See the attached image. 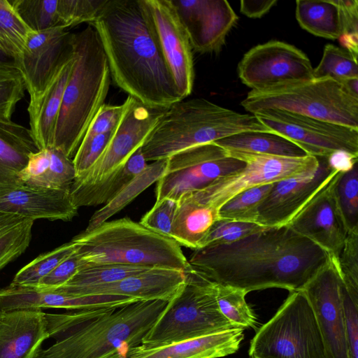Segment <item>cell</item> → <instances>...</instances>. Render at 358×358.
<instances>
[{
	"label": "cell",
	"instance_id": "7",
	"mask_svg": "<svg viewBox=\"0 0 358 358\" xmlns=\"http://www.w3.org/2000/svg\"><path fill=\"white\" fill-rule=\"evenodd\" d=\"M234 328L220 310L216 283L192 267L186 271L184 285L168 301L141 345L159 347Z\"/></svg>",
	"mask_w": 358,
	"mask_h": 358
},
{
	"label": "cell",
	"instance_id": "4",
	"mask_svg": "<svg viewBox=\"0 0 358 358\" xmlns=\"http://www.w3.org/2000/svg\"><path fill=\"white\" fill-rule=\"evenodd\" d=\"M73 64L62 97L54 147L74 157L91 121L105 103L110 73L94 27L72 35Z\"/></svg>",
	"mask_w": 358,
	"mask_h": 358
},
{
	"label": "cell",
	"instance_id": "47",
	"mask_svg": "<svg viewBox=\"0 0 358 358\" xmlns=\"http://www.w3.org/2000/svg\"><path fill=\"white\" fill-rule=\"evenodd\" d=\"M114 131L97 135L87 141H82L73 157L76 178L85 174L106 150Z\"/></svg>",
	"mask_w": 358,
	"mask_h": 358
},
{
	"label": "cell",
	"instance_id": "33",
	"mask_svg": "<svg viewBox=\"0 0 358 358\" xmlns=\"http://www.w3.org/2000/svg\"><path fill=\"white\" fill-rule=\"evenodd\" d=\"M34 222L0 211V270L29 247Z\"/></svg>",
	"mask_w": 358,
	"mask_h": 358
},
{
	"label": "cell",
	"instance_id": "2",
	"mask_svg": "<svg viewBox=\"0 0 358 358\" xmlns=\"http://www.w3.org/2000/svg\"><path fill=\"white\" fill-rule=\"evenodd\" d=\"M91 25L110 77L128 96L156 110L182 99L141 0H107Z\"/></svg>",
	"mask_w": 358,
	"mask_h": 358
},
{
	"label": "cell",
	"instance_id": "53",
	"mask_svg": "<svg viewBox=\"0 0 358 358\" xmlns=\"http://www.w3.org/2000/svg\"><path fill=\"white\" fill-rule=\"evenodd\" d=\"M327 159L334 170L343 173L350 170L358 162V156L344 150L335 151Z\"/></svg>",
	"mask_w": 358,
	"mask_h": 358
},
{
	"label": "cell",
	"instance_id": "35",
	"mask_svg": "<svg viewBox=\"0 0 358 358\" xmlns=\"http://www.w3.org/2000/svg\"><path fill=\"white\" fill-rule=\"evenodd\" d=\"M76 250L72 241L42 254L22 267L15 275L12 284L37 287L40 281Z\"/></svg>",
	"mask_w": 358,
	"mask_h": 358
},
{
	"label": "cell",
	"instance_id": "9",
	"mask_svg": "<svg viewBox=\"0 0 358 358\" xmlns=\"http://www.w3.org/2000/svg\"><path fill=\"white\" fill-rule=\"evenodd\" d=\"M250 358H327L313 308L301 290L291 292L250 341Z\"/></svg>",
	"mask_w": 358,
	"mask_h": 358
},
{
	"label": "cell",
	"instance_id": "31",
	"mask_svg": "<svg viewBox=\"0 0 358 358\" xmlns=\"http://www.w3.org/2000/svg\"><path fill=\"white\" fill-rule=\"evenodd\" d=\"M295 13L301 27L315 36L334 40L343 35L341 13L335 0H297Z\"/></svg>",
	"mask_w": 358,
	"mask_h": 358
},
{
	"label": "cell",
	"instance_id": "8",
	"mask_svg": "<svg viewBox=\"0 0 358 358\" xmlns=\"http://www.w3.org/2000/svg\"><path fill=\"white\" fill-rule=\"evenodd\" d=\"M241 106L252 114L279 109L358 129V98L329 77L251 90Z\"/></svg>",
	"mask_w": 358,
	"mask_h": 358
},
{
	"label": "cell",
	"instance_id": "13",
	"mask_svg": "<svg viewBox=\"0 0 358 358\" xmlns=\"http://www.w3.org/2000/svg\"><path fill=\"white\" fill-rule=\"evenodd\" d=\"M306 55L295 46L270 41L248 50L238 65V77L251 90L314 78Z\"/></svg>",
	"mask_w": 358,
	"mask_h": 358
},
{
	"label": "cell",
	"instance_id": "26",
	"mask_svg": "<svg viewBox=\"0 0 358 358\" xmlns=\"http://www.w3.org/2000/svg\"><path fill=\"white\" fill-rule=\"evenodd\" d=\"M39 150L29 129L0 117V188L21 184L20 172Z\"/></svg>",
	"mask_w": 358,
	"mask_h": 358
},
{
	"label": "cell",
	"instance_id": "42",
	"mask_svg": "<svg viewBox=\"0 0 358 358\" xmlns=\"http://www.w3.org/2000/svg\"><path fill=\"white\" fill-rule=\"evenodd\" d=\"M107 0H58L57 13L65 28L95 21Z\"/></svg>",
	"mask_w": 358,
	"mask_h": 358
},
{
	"label": "cell",
	"instance_id": "5",
	"mask_svg": "<svg viewBox=\"0 0 358 358\" xmlns=\"http://www.w3.org/2000/svg\"><path fill=\"white\" fill-rule=\"evenodd\" d=\"M245 131H271L253 115L239 113L203 98L175 102L162 110L141 147L148 162L166 159L196 145Z\"/></svg>",
	"mask_w": 358,
	"mask_h": 358
},
{
	"label": "cell",
	"instance_id": "3",
	"mask_svg": "<svg viewBox=\"0 0 358 358\" xmlns=\"http://www.w3.org/2000/svg\"><path fill=\"white\" fill-rule=\"evenodd\" d=\"M168 301H138L119 308L46 313L48 337L56 342L34 358H118L141 345Z\"/></svg>",
	"mask_w": 358,
	"mask_h": 358
},
{
	"label": "cell",
	"instance_id": "16",
	"mask_svg": "<svg viewBox=\"0 0 358 358\" xmlns=\"http://www.w3.org/2000/svg\"><path fill=\"white\" fill-rule=\"evenodd\" d=\"M180 96L192 92L194 80L192 48L172 0H141Z\"/></svg>",
	"mask_w": 358,
	"mask_h": 358
},
{
	"label": "cell",
	"instance_id": "14",
	"mask_svg": "<svg viewBox=\"0 0 358 358\" xmlns=\"http://www.w3.org/2000/svg\"><path fill=\"white\" fill-rule=\"evenodd\" d=\"M123 117L101 156L83 176L75 178L70 189L94 185L120 170L142 147L162 110L151 109L128 96Z\"/></svg>",
	"mask_w": 358,
	"mask_h": 358
},
{
	"label": "cell",
	"instance_id": "24",
	"mask_svg": "<svg viewBox=\"0 0 358 358\" xmlns=\"http://www.w3.org/2000/svg\"><path fill=\"white\" fill-rule=\"evenodd\" d=\"M49 338L45 313L24 309L0 316V358H34Z\"/></svg>",
	"mask_w": 358,
	"mask_h": 358
},
{
	"label": "cell",
	"instance_id": "22",
	"mask_svg": "<svg viewBox=\"0 0 358 358\" xmlns=\"http://www.w3.org/2000/svg\"><path fill=\"white\" fill-rule=\"evenodd\" d=\"M78 208L70 190L31 187L24 184L0 188V211L35 221H71Z\"/></svg>",
	"mask_w": 358,
	"mask_h": 358
},
{
	"label": "cell",
	"instance_id": "19",
	"mask_svg": "<svg viewBox=\"0 0 358 358\" xmlns=\"http://www.w3.org/2000/svg\"><path fill=\"white\" fill-rule=\"evenodd\" d=\"M317 168L275 182L258 208L257 223L264 227L287 225L307 202L337 173L327 157Z\"/></svg>",
	"mask_w": 358,
	"mask_h": 358
},
{
	"label": "cell",
	"instance_id": "41",
	"mask_svg": "<svg viewBox=\"0 0 358 358\" xmlns=\"http://www.w3.org/2000/svg\"><path fill=\"white\" fill-rule=\"evenodd\" d=\"M336 196L348 231L358 230V164L341 172L336 182Z\"/></svg>",
	"mask_w": 358,
	"mask_h": 358
},
{
	"label": "cell",
	"instance_id": "20",
	"mask_svg": "<svg viewBox=\"0 0 358 358\" xmlns=\"http://www.w3.org/2000/svg\"><path fill=\"white\" fill-rule=\"evenodd\" d=\"M196 52H217L238 17L226 0H172Z\"/></svg>",
	"mask_w": 358,
	"mask_h": 358
},
{
	"label": "cell",
	"instance_id": "39",
	"mask_svg": "<svg viewBox=\"0 0 358 358\" xmlns=\"http://www.w3.org/2000/svg\"><path fill=\"white\" fill-rule=\"evenodd\" d=\"M10 2L34 32L62 27L57 13L58 0H12Z\"/></svg>",
	"mask_w": 358,
	"mask_h": 358
},
{
	"label": "cell",
	"instance_id": "48",
	"mask_svg": "<svg viewBox=\"0 0 358 358\" xmlns=\"http://www.w3.org/2000/svg\"><path fill=\"white\" fill-rule=\"evenodd\" d=\"M127 106V100L120 105H102L88 126L82 141H87L97 135L114 131L121 122Z\"/></svg>",
	"mask_w": 358,
	"mask_h": 358
},
{
	"label": "cell",
	"instance_id": "54",
	"mask_svg": "<svg viewBox=\"0 0 358 358\" xmlns=\"http://www.w3.org/2000/svg\"><path fill=\"white\" fill-rule=\"evenodd\" d=\"M344 49L357 57L358 54V34H343L339 38Z\"/></svg>",
	"mask_w": 358,
	"mask_h": 358
},
{
	"label": "cell",
	"instance_id": "38",
	"mask_svg": "<svg viewBox=\"0 0 358 358\" xmlns=\"http://www.w3.org/2000/svg\"><path fill=\"white\" fill-rule=\"evenodd\" d=\"M313 76L329 77L339 83L358 78L357 57L345 49L327 44L319 64L313 69Z\"/></svg>",
	"mask_w": 358,
	"mask_h": 358
},
{
	"label": "cell",
	"instance_id": "18",
	"mask_svg": "<svg viewBox=\"0 0 358 358\" xmlns=\"http://www.w3.org/2000/svg\"><path fill=\"white\" fill-rule=\"evenodd\" d=\"M337 172L287 224L338 259L348 235L336 196Z\"/></svg>",
	"mask_w": 358,
	"mask_h": 358
},
{
	"label": "cell",
	"instance_id": "40",
	"mask_svg": "<svg viewBox=\"0 0 358 358\" xmlns=\"http://www.w3.org/2000/svg\"><path fill=\"white\" fill-rule=\"evenodd\" d=\"M32 31L9 0H0V42L16 58L21 55Z\"/></svg>",
	"mask_w": 358,
	"mask_h": 358
},
{
	"label": "cell",
	"instance_id": "28",
	"mask_svg": "<svg viewBox=\"0 0 358 358\" xmlns=\"http://www.w3.org/2000/svg\"><path fill=\"white\" fill-rule=\"evenodd\" d=\"M19 178L21 184L31 187L70 190L76 171L72 159L50 148L31 153Z\"/></svg>",
	"mask_w": 358,
	"mask_h": 358
},
{
	"label": "cell",
	"instance_id": "43",
	"mask_svg": "<svg viewBox=\"0 0 358 358\" xmlns=\"http://www.w3.org/2000/svg\"><path fill=\"white\" fill-rule=\"evenodd\" d=\"M25 90L18 69L0 64V117L11 119L16 104L24 97Z\"/></svg>",
	"mask_w": 358,
	"mask_h": 358
},
{
	"label": "cell",
	"instance_id": "17",
	"mask_svg": "<svg viewBox=\"0 0 358 358\" xmlns=\"http://www.w3.org/2000/svg\"><path fill=\"white\" fill-rule=\"evenodd\" d=\"M72 35L64 27L32 32L17 60L30 101H36L73 57Z\"/></svg>",
	"mask_w": 358,
	"mask_h": 358
},
{
	"label": "cell",
	"instance_id": "32",
	"mask_svg": "<svg viewBox=\"0 0 358 358\" xmlns=\"http://www.w3.org/2000/svg\"><path fill=\"white\" fill-rule=\"evenodd\" d=\"M167 159L152 162L91 217L84 231H90L121 210L164 174Z\"/></svg>",
	"mask_w": 358,
	"mask_h": 358
},
{
	"label": "cell",
	"instance_id": "12",
	"mask_svg": "<svg viewBox=\"0 0 358 358\" xmlns=\"http://www.w3.org/2000/svg\"><path fill=\"white\" fill-rule=\"evenodd\" d=\"M253 115L271 132L294 142L308 155L328 157L344 150L358 156V129L274 108Z\"/></svg>",
	"mask_w": 358,
	"mask_h": 358
},
{
	"label": "cell",
	"instance_id": "44",
	"mask_svg": "<svg viewBox=\"0 0 358 358\" xmlns=\"http://www.w3.org/2000/svg\"><path fill=\"white\" fill-rule=\"evenodd\" d=\"M338 264L348 293L358 303V230L348 233Z\"/></svg>",
	"mask_w": 358,
	"mask_h": 358
},
{
	"label": "cell",
	"instance_id": "30",
	"mask_svg": "<svg viewBox=\"0 0 358 358\" xmlns=\"http://www.w3.org/2000/svg\"><path fill=\"white\" fill-rule=\"evenodd\" d=\"M213 143L227 152L289 157L308 155L294 142L271 131H245Z\"/></svg>",
	"mask_w": 358,
	"mask_h": 358
},
{
	"label": "cell",
	"instance_id": "21",
	"mask_svg": "<svg viewBox=\"0 0 358 358\" xmlns=\"http://www.w3.org/2000/svg\"><path fill=\"white\" fill-rule=\"evenodd\" d=\"M186 272L174 268L155 266L122 280L86 287L62 286L55 292L73 296L117 295L139 301H170L182 287Z\"/></svg>",
	"mask_w": 358,
	"mask_h": 358
},
{
	"label": "cell",
	"instance_id": "10",
	"mask_svg": "<svg viewBox=\"0 0 358 358\" xmlns=\"http://www.w3.org/2000/svg\"><path fill=\"white\" fill-rule=\"evenodd\" d=\"M226 153L244 162L245 166L201 189L190 192L198 200L218 210L226 202L245 190L294 177L319 165L318 157L311 155L289 157L227 151Z\"/></svg>",
	"mask_w": 358,
	"mask_h": 358
},
{
	"label": "cell",
	"instance_id": "45",
	"mask_svg": "<svg viewBox=\"0 0 358 358\" xmlns=\"http://www.w3.org/2000/svg\"><path fill=\"white\" fill-rule=\"evenodd\" d=\"M266 227L254 222L219 219L206 236L203 247L229 244Z\"/></svg>",
	"mask_w": 358,
	"mask_h": 358
},
{
	"label": "cell",
	"instance_id": "15",
	"mask_svg": "<svg viewBox=\"0 0 358 358\" xmlns=\"http://www.w3.org/2000/svg\"><path fill=\"white\" fill-rule=\"evenodd\" d=\"M341 278L338 260L327 264L301 289L315 313L327 358H350L344 322Z\"/></svg>",
	"mask_w": 358,
	"mask_h": 358
},
{
	"label": "cell",
	"instance_id": "51",
	"mask_svg": "<svg viewBox=\"0 0 358 358\" xmlns=\"http://www.w3.org/2000/svg\"><path fill=\"white\" fill-rule=\"evenodd\" d=\"M338 6L343 24V34H358V1L335 0Z\"/></svg>",
	"mask_w": 358,
	"mask_h": 358
},
{
	"label": "cell",
	"instance_id": "1",
	"mask_svg": "<svg viewBox=\"0 0 358 358\" xmlns=\"http://www.w3.org/2000/svg\"><path fill=\"white\" fill-rule=\"evenodd\" d=\"M329 255L288 225L266 227L238 241L194 250L190 266L208 280L245 290H301Z\"/></svg>",
	"mask_w": 358,
	"mask_h": 358
},
{
	"label": "cell",
	"instance_id": "37",
	"mask_svg": "<svg viewBox=\"0 0 358 358\" xmlns=\"http://www.w3.org/2000/svg\"><path fill=\"white\" fill-rule=\"evenodd\" d=\"M273 184L255 187L236 195L220 207V219L257 223L258 208Z\"/></svg>",
	"mask_w": 358,
	"mask_h": 358
},
{
	"label": "cell",
	"instance_id": "25",
	"mask_svg": "<svg viewBox=\"0 0 358 358\" xmlns=\"http://www.w3.org/2000/svg\"><path fill=\"white\" fill-rule=\"evenodd\" d=\"M244 329L234 328L155 348L140 345L130 349L127 358L223 357L238 351Z\"/></svg>",
	"mask_w": 358,
	"mask_h": 358
},
{
	"label": "cell",
	"instance_id": "50",
	"mask_svg": "<svg viewBox=\"0 0 358 358\" xmlns=\"http://www.w3.org/2000/svg\"><path fill=\"white\" fill-rule=\"evenodd\" d=\"M342 302L350 357L358 358V303L351 299L344 283Z\"/></svg>",
	"mask_w": 358,
	"mask_h": 358
},
{
	"label": "cell",
	"instance_id": "49",
	"mask_svg": "<svg viewBox=\"0 0 358 358\" xmlns=\"http://www.w3.org/2000/svg\"><path fill=\"white\" fill-rule=\"evenodd\" d=\"M85 263L75 250L39 282L37 289L53 290L66 284Z\"/></svg>",
	"mask_w": 358,
	"mask_h": 358
},
{
	"label": "cell",
	"instance_id": "34",
	"mask_svg": "<svg viewBox=\"0 0 358 358\" xmlns=\"http://www.w3.org/2000/svg\"><path fill=\"white\" fill-rule=\"evenodd\" d=\"M150 268L151 267L122 264H85L62 286L78 287L115 282Z\"/></svg>",
	"mask_w": 358,
	"mask_h": 358
},
{
	"label": "cell",
	"instance_id": "56",
	"mask_svg": "<svg viewBox=\"0 0 358 358\" xmlns=\"http://www.w3.org/2000/svg\"><path fill=\"white\" fill-rule=\"evenodd\" d=\"M341 83L349 93L358 98V78H350Z\"/></svg>",
	"mask_w": 358,
	"mask_h": 358
},
{
	"label": "cell",
	"instance_id": "6",
	"mask_svg": "<svg viewBox=\"0 0 358 358\" xmlns=\"http://www.w3.org/2000/svg\"><path fill=\"white\" fill-rule=\"evenodd\" d=\"M87 264L169 267L189 271L180 245L140 223L124 217L105 222L71 240Z\"/></svg>",
	"mask_w": 358,
	"mask_h": 358
},
{
	"label": "cell",
	"instance_id": "57",
	"mask_svg": "<svg viewBox=\"0 0 358 358\" xmlns=\"http://www.w3.org/2000/svg\"><path fill=\"white\" fill-rule=\"evenodd\" d=\"M1 313H2V312L0 310V316H1Z\"/></svg>",
	"mask_w": 358,
	"mask_h": 358
},
{
	"label": "cell",
	"instance_id": "52",
	"mask_svg": "<svg viewBox=\"0 0 358 358\" xmlns=\"http://www.w3.org/2000/svg\"><path fill=\"white\" fill-rule=\"evenodd\" d=\"M277 0H242L241 12L250 18H260L277 3Z\"/></svg>",
	"mask_w": 358,
	"mask_h": 358
},
{
	"label": "cell",
	"instance_id": "55",
	"mask_svg": "<svg viewBox=\"0 0 358 358\" xmlns=\"http://www.w3.org/2000/svg\"><path fill=\"white\" fill-rule=\"evenodd\" d=\"M0 64L17 67L15 56L0 42Z\"/></svg>",
	"mask_w": 358,
	"mask_h": 358
},
{
	"label": "cell",
	"instance_id": "23",
	"mask_svg": "<svg viewBox=\"0 0 358 358\" xmlns=\"http://www.w3.org/2000/svg\"><path fill=\"white\" fill-rule=\"evenodd\" d=\"M137 301L136 299L117 295L73 296L12 283L0 289L1 312L43 308L83 310L119 308Z\"/></svg>",
	"mask_w": 358,
	"mask_h": 358
},
{
	"label": "cell",
	"instance_id": "29",
	"mask_svg": "<svg viewBox=\"0 0 358 358\" xmlns=\"http://www.w3.org/2000/svg\"><path fill=\"white\" fill-rule=\"evenodd\" d=\"M147 165L141 147L130 156L120 170L107 178L94 185L70 189L72 202L78 208L105 204Z\"/></svg>",
	"mask_w": 358,
	"mask_h": 358
},
{
	"label": "cell",
	"instance_id": "36",
	"mask_svg": "<svg viewBox=\"0 0 358 358\" xmlns=\"http://www.w3.org/2000/svg\"><path fill=\"white\" fill-rule=\"evenodd\" d=\"M247 294L243 289L216 283L220 310L236 328H256V317L245 301Z\"/></svg>",
	"mask_w": 358,
	"mask_h": 358
},
{
	"label": "cell",
	"instance_id": "27",
	"mask_svg": "<svg viewBox=\"0 0 358 358\" xmlns=\"http://www.w3.org/2000/svg\"><path fill=\"white\" fill-rule=\"evenodd\" d=\"M73 64V57L59 71L44 93L27 108L30 130L40 150L54 147L57 122L63 93Z\"/></svg>",
	"mask_w": 358,
	"mask_h": 358
},
{
	"label": "cell",
	"instance_id": "46",
	"mask_svg": "<svg viewBox=\"0 0 358 358\" xmlns=\"http://www.w3.org/2000/svg\"><path fill=\"white\" fill-rule=\"evenodd\" d=\"M176 201L170 199L156 201L153 207L141 218L140 224L145 228L171 238Z\"/></svg>",
	"mask_w": 358,
	"mask_h": 358
},
{
	"label": "cell",
	"instance_id": "11",
	"mask_svg": "<svg viewBox=\"0 0 358 358\" xmlns=\"http://www.w3.org/2000/svg\"><path fill=\"white\" fill-rule=\"evenodd\" d=\"M166 159L165 171L157 181L156 201L170 199L176 201L183 194L201 189L245 164L228 156L213 142L189 148Z\"/></svg>",
	"mask_w": 358,
	"mask_h": 358
}]
</instances>
